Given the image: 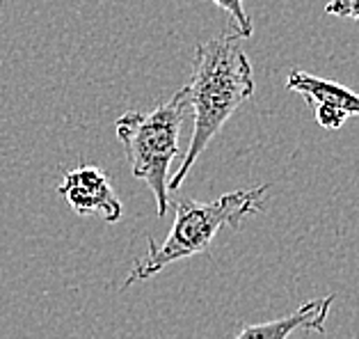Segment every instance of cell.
<instances>
[{
    "label": "cell",
    "mask_w": 359,
    "mask_h": 339,
    "mask_svg": "<svg viewBox=\"0 0 359 339\" xmlns=\"http://www.w3.org/2000/svg\"><path fill=\"white\" fill-rule=\"evenodd\" d=\"M241 41L243 37L236 32L217 34L195 48L190 83L186 85L188 108L192 110V135L179 170L168 179L170 193L181 188L208 142L257 90L250 58Z\"/></svg>",
    "instance_id": "1"
},
{
    "label": "cell",
    "mask_w": 359,
    "mask_h": 339,
    "mask_svg": "<svg viewBox=\"0 0 359 339\" xmlns=\"http://www.w3.org/2000/svg\"><path fill=\"white\" fill-rule=\"evenodd\" d=\"M268 188L270 186L264 184L231 190V193H224L213 202H195V199L179 197L174 202L177 218H174L170 234L163 243L149 239L147 257L137 259L133 264L121 289H128L135 282H144L149 277L158 275L163 268H168L174 262L208 252L213 239L222 227H241V222L248 215L264 211Z\"/></svg>",
    "instance_id": "2"
},
{
    "label": "cell",
    "mask_w": 359,
    "mask_h": 339,
    "mask_svg": "<svg viewBox=\"0 0 359 339\" xmlns=\"http://www.w3.org/2000/svg\"><path fill=\"white\" fill-rule=\"evenodd\" d=\"M188 110V94L186 88H181L154 110H128L115 121V133L124 147L130 175L151 188L158 218H165L170 208L168 177L172 161L179 156V133Z\"/></svg>",
    "instance_id": "3"
},
{
    "label": "cell",
    "mask_w": 359,
    "mask_h": 339,
    "mask_svg": "<svg viewBox=\"0 0 359 339\" xmlns=\"http://www.w3.org/2000/svg\"><path fill=\"white\" fill-rule=\"evenodd\" d=\"M57 193L78 215H99L106 222H117L124 215V204L112 188L110 177L96 165L69 170L60 181Z\"/></svg>",
    "instance_id": "4"
},
{
    "label": "cell",
    "mask_w": 359,
    "mask_h": 339,
    "mask_svg": "<svg viewBox=\"0 0 359 339\" xmlns=\"http://www.w3.org/2000/svg\"><path fill=\"white\" fill-rule=\"evenodd\" d=\"M332 303H334V295H325L320 300H306L293 314L266 321V324L241 328V333L233 339H288V335H293L295 330H306V333L320 335L325 333V321Z\"/></svg>",
    "instance_id": "5"
},
{
    "label": "cell",
    "mask_w": 359,
    "mask_h": 339,
    "mask_svg": "<svg viewBox=\"0 0 359 339\" xmlns=\"http://www.w3.org/2000/svg\"><path fill=\"white\" fill-rule=\"evenodd\" d=\"M286 88L302 94L306 103H325L344 112L346 117H359V94L344 88L341 83L293 69L286 78Z\"/></svg>",
    "instance_id": "6"
},
{
    "label": "cell",
    "mask_w": 359,
    "mask_h": 339,
    "mask_svg": "<svg viewBox=\"0 0 359 339\" xmlns=\"http://www.w3.org/2000/svg\"><path fill=\"white\" fill-rule=\"evenodd\" d=\"M211 3L217 5L220 10H224L226 14H229L231 25H233V30H236V34H238V37H243V39L252 37L254 25H252V19H250L248 10H245L243 0H211Z\"/></svg>",
    "instance_id": "7"
},
{
    "label": "cell",
    "mask_w": 359,
    "mask_h": 339,
    "mask_svg": "<svg viewBox=\"0 0 359 339\" xmlns=\"http://www.w3.org/2000/svg\"><path fill=\"white\" fill-rule=\"evenodd\" d=\"M309 106H311V112H313V117H316V121L323 128H327V131H339L348 119L341 110L325 106V103H309Z\"/></svg>",
    "instance_id": "8"
},
{
    "label": "cell",
    "mask_w": 359,
    "mask_h": 339,
    "mask_svg": "<svg viewBox=\"0 0 359 339\" xmlns=\"http://www.w3.org/2000/svg\"><path fill=\"white\" fill-rule=\"evenodd\" d=\"M325 14L339 19H353L359 23V0H330L325 5Z\"/></svg>",
    "instance_id": "9"
}]
</instances>
